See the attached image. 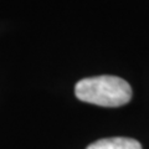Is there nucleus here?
<instances>
[{"instance_id":"nucleus-2","label":"nucleus","mask_w":149,"mask_h":149,"mask_svg":"<svg viewBox=\"0 0 149 149\" xmlns=\"http://www.w3.org/2000/svg\"><path fill=\"white\" fill-rule=\"evenodd\" d=\"M86 149H142V146L133 138L113 137L100 139V141L90 144Z\"/></svg>"},{"instance_id":"nucleus-1","label":"nucleus","mask_w":149,"mask_h":149,"mask_svg":"<svg viewBox=\"0 0 149 149\" xmlns=\"http://www.w3.org/2000/svg\"><path fill=\"white\" fill-rule=\"evenodd\" d=\"M74 93L80 101L101 107H120L132 98V88L127 81L107 74L78 81Z\"/></svg>"}]
</instances>
